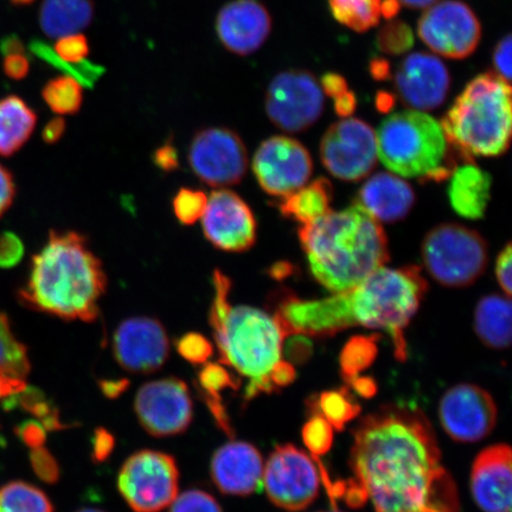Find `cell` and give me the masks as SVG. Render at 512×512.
Returning a JSON list of instances; mask_svg holds the SVG:
<instances>
[{
  "label": "cell",
  "instance_id": "cell-25",
  "mask_svg": "<svg viewBox=\"0 0 512 512\" xmlns=\"http://www.w3.org/2000/svg\"><path fill=\"white\" fill-rule=\"evenodd\" d=\"M448 198L454 211L467 220L483 219L491 200L492 179L471 160L453 169Z\"/></svg>",
  "mask_w": 512,
  "mask_h": 512
},
{
  "label": "cell",
  "instance_id": "cell-22",
  "mask_svg": "<svg viewBox=\"0 0 512 512\" xmlns=\"http://www.w3.org/2000/svg\"><path fill=\"white\" fill-rule=\"evenodd\" d=\"M512 453L509 445L485 448L473 463L471 492L484 512H511Z\"/></svg>",
  "mask_w": 512,
  "mask_h": 512
},
{
  "label": "cell",
  "instance_id": "cell-30",
  "mask_svg": "<svg viewBox=\"0 0 512 512\" xmlns=\"http://www.w3.org/2000/svg\"><path fill=\"white\" fill-rule=\"evenodd\" d=\"M312 414H319L336 431H343L348 422L357 418L361 406L351 398L347 389L324 392L309 403Z\"/></svg>",
  "mask_w": 512,
  "mask_h": 512
},
{
  "label": "cell",
  "instance_id": "cell-52",
  "mask_svg": "<svg viewBox=\"0 0 512 512\" xmlns=\"http://www.w3.org/2000/svg\"><path fill=\"white\" fill-rule=\"evenodd\" d=\"M322 89L325 95L331 96L334 100L349 91L347 81L343 76L335 73H328L323 76Z\"/></svg>",
  "mask_w": 512,
  "mask_h": 512
},
{
  "label": "cell",
  "instance_id": "cell-4",
  "mask_svg": "<svg viewBox=\"0 0 512 512\" xmlns=\"http://www.w3.org/2000/svg\"><path fill=\"white\" fill-rule=\"evenodd\" d=\"M299 240L313 277L332 293L362 283L390 259L381 223L356 202L303 224Z\"/></svg>",
  "mask_w": 512,
  "mask_h": 512
},
{
  "label": "cell",
  "instance_id": "cell-5",
  "mask_svg": "<svg viewBox=\"0 0 512 512\" xmlns=\"http://www.w3.org/2000/svg\"><path fill=\"white\" fill-rule=\"evenodd\" d=\"M215 294L209 322L221 355V363L248 380L245 400L277 390L272 374L283 361L286 338L278 320L252 306L230 305L232 281L216 270L213 275Z\"/></svg>",
  "mask_w": 512,
  "mask_h": 512
},
{
  "label": "cell",
  "instance_id": "cell-63",
  "mask_svg": "<svg viewBox=\"0 0 512 512\" xmlns=\"http://www.w3.org/2000/svg\"><path fill=\"white\" fill-rule=\"evenodd\" d=\"M319 512H343V511H339L337 510L336 508V504H334V509L330 510V511H319Z\"/></svg>",
  "mask_w": 512,
  "mask_h": 512
},
{
  "label": "cell",
  "instance_id": "cell-37",
  "mask_svg": "<svg viewBox=\"0 0 512 512\" xmlns=\"http://www.w3.org/2000/svg\"><path fill=\"white\" fill-rule=\"evenodd\" d=\"M376 46L384 54L393 56L405 54L414 46L413 31L405 22L390 19L377 34Z\"/></svg>",
  "mask_w": 512,
  "mask_h": 512
},
{
  "label": "cell",
  "instance_id": "cell-26",
  "mask_svg": "<svg viewBox=\"0 0 512 512\" xmlns=\"http://www.w3.org/2000/svg\"><path fill=\"white\" fill-rule=\"evenodd\" d=\"M93 0H43L40 25L50 38L80 34L94 18Z\"/></svg>",
  "mask_w": 512,
  "mask_h": 512
},
{
  "label": "cell",
  "instance_id": "cell-38",
  "mask_svg": "<svg viewBox=\"0 0 512 512\" xmlns=\"http://www.w3.org/2000/svg\"><path fill=\"white\" fill-rule=\"evenodd\" d=\"M208 206V197L201 190L179 189L172 201L177 220L183 226H192L201 220Z\"/></svg>",
  "mask_w": 512,
  "mask_h": 512
},
{
  "label": "cell",
  "instance_id": "cell-2",
  "mask_svg": "<svg viewBox=\"0 0 512 512\" xmlns=\"http://www.w3.org/2000/svg\"><path fill=\"white\" fill-rule=\"evenodd\" d=\"M427 292L419 267L383 266L362 283L322 299L305 300L288 296L275 307L286 337H325L363 326L386 331L394 343L395 357L406 361L403 332L418 312Z\"/></svg>",
  "mask_w": 512,
  "mask_h": 512
},
{
  "label": "cell",
  "instance_id": "cell-35",
  "mask_svg": "<svg viewBox=\"0 0 512 512\" xmlns=\"http://www.w3.org/2000/svg\"><path fill=\"white\" fill-rule=\"evenodd\" d=\"M379 336H356L345 344L341 354V368L345 381L367 370L376 360Z\"/></svg>",
  "mask_w": 512,
  "mask_h": 512
},
{
  "label": "cell",
  "instance_id": "cell-28",
  "mask_svg": "<svg viewBox=\"0 0 512 512\" xmlns=\"http://www.w3.org/2000/svg\"><path fill=\"white\" fill-rule=\"evenodd\" d=\"M36 123V113L18 96L0 100V155L9 157L21 150Z\"/></svg>",
  "mask_w": 512,
  "mask_h": 512
},
{
  "label": "cell",
  "instance_id": "cell-44",
  "mask_svg": "<svg viewBox=\"0 0 512 512\" xmlns=\"http://www.w3.org/2000/svg\"><path fill=\"white\" fill-rule=\"evenodd\" d=\"M32 469L43 482L55 484L60 477L59 465L43 446L32 448L30 453Z\"/></svg>",
  "mask_w": 512,
  "mask_h": 512
},
{
  "label": "cell",
  "instance_id": "cell-9",
  "mask_svg": "<svg viewBox=\"0 0 512 512\" xmlns=\"http://www.w3.org/2000/svg\"><path fill=\"white\" fill-rule=\"evenodd\" d=\"M175 459L157 451H140L126 460L119 473V490L136 512H159L178 496Z\"/></svg>",
  "mask_w": 512,
  "mask_h": 512
},
{
  "label": "cell",
  "instance_id": "cell-54",
  "mask_svg": "<svg viewBox=\"0 0 512 512\" xmlns=\"http://www.w3.org/2000/svg\"><path fill=\"white\" fill-rule=\"evenodd\" d=\"M66 121L61 118H55L48 123L43 130V139L47 144H55L62 138L66 132Z\"/></svg>",
  "mask_w": 512,
  "mask_h": 512
},
{
  "label": "cell",
  "instance_id": "cell-39",
  "mask_svg": "<svg viewBox=\"0 0 512 512\" xmlns=\"http://www.w3.org/2000/svg\"><path fill=\"white\" fill-rule=\"evenodd\" d=\"M334 428L319 414H312V418L303 427V441L313 457L324 456L334 444Z\"/></svg>",
  "mask_w": 512,
  "mask_h": 512
},
{
  "label": "cell",
  "instance_id": "cell-47",
  "mask_svg": "<svg viewBox=\"0 0 512 512\" xmlns=\"http://www.w3.org/2000/svg\"><path fill=\"white\" fill-rule=\"evenodd\" d=\"M23 255V245L14 235H6L0 240V265L17 264Z\"/></svg>",
  "mask_w": 512,
  "mask_h": 512
},
{
  "label": "cell",
  "instance_id": "cell-53",
  "mask_svg": "<svg viewBox=\"0 0 512 512\" xmlns=\"http://www.w3.org/2000/svg\"><path fill=\"white\" fill-rule=\"evenodd\" d=\"M25 388L27 386H25L24 380L15 379V377L0 373V400L18 395Z\"/></svg>",
  "mask_w": 512,
  "mask_h": 512
},
{
  "label": "cell",
  "instance_id": "cell-27",
  "mask_svg": "<svg viewBox=\"0 0 512 512\" xmlns=\"http://www.w3.org/2000/svg\"><path fill=\"white\" fill-rule=\"evenodd\" d=\"M511 302L509 297L489 294L479 300L475 311V331L486 347L507 349L511 343Z\"/></svg>",
  "mask_w": 512,
  "mask_h": 512
},
{
  "label": "cell",
  "instance_id": "cell-6",
  "mask_svg": "<svg viewBox=\"0 0 512 512\" xmlns=\"http://www.w3.org/2000/svg\"><path fill=\"white\" fill-rule=\"evenodd\" d=\"M511 87L496 73H484L467 83L441 121L448 142L466 160L497 157L511 139Z\"/></svg>",
  "mask_w": 512,
  "mask_h": 512
},
{
  "label": "cell",
  "instance_id": "cell-21",
  "mask_svg": "<svg viewBox=\"0 0 512 512\" xmlns=\"http://www.w3.org/2000/svg\"><path fill=\"white\" fill-rule=\"evenodd\" d=\"M215 29L224 48L247 56L264 46L272 31V17L259 0H232L217 14Z\"/></svg>",
  "mask_w": 512,
  "mask_h": 512
},
{
  "label": "cell",
  "instance_id": "cell-34",
  "mask_svg": "<svg viewBox=\"0 0 512 512\" xmlns=\"http://www.w3.org/2000/svg\"><path fill=\"white\" fill-rule=\"evenodd\" d=\"M42 96L50 110L56 114H76L82 106V85L73 76H59L47 83L43 88Z\"/></svg>",
  "mask_w": 512,
  "mask_h": 512
},
{
  "label": "cell",
  "instance_id": "cell-14",
  "mask_svg": "<svg viewBox=\"0 0 512 512\" xmlns=\"http://www.w3.org/2000/svg\"><path fill=\"white\" fill-rule=\"evenodd\" d=\"M188 157L194 174L211 187L238 184L246 175V146L239 134L227 127L198 131L191 140Z\"/></svg>",
  "mask_w": 512,
  "mask_h": 512
},
{
  "label": "cell",
  "instance_id": "cell-16",
  "mask_svg": "<svg viewBox=\"0 0 512 512\" xmlns=\"http://www.w3.org/2000/svg\"><path fill=\"white\" fill-rule=\"evenodd\" d=\"M498 412L494 398L476 384L448 389L439 403V419L448 437L458 443H477L495 430Z\"/></svg>",
  "mask_w": 512,
  "mask_h": 512
},
{
  "label": "cell",
  "instance_id": "cell-36",
  "mask_svg": "<svg viewBox=\"0 0 512 512\" xmlns=\"http://www.w3.org/2000/svg\"><path fill=\"white\" fill-rule=\"evenodd\" d=\"M200 382V393L204 401H221L220 393L224 389L232 388L238 390L241 381H238L221 364L208 363L198 374Z\"/></svg>",
  "mask_w": 512,
  "mask_h": 512
},
{
  "label": "cell",
  "instance_id": "cell-60",
  "mask_svg": "<svg viewBox=\"0 0 512 512\" xmlns=\"http://www.w3.org/2000/svg\"><path fill=\"white\" fill-rule=\"evenodd\" d=\"M401 5L407 6L409 9H427L438 3L439 0H398Z\"/></svg>",
  "mask_w": 512,
  "mask_h": 512
},
{
  "label": "cell",
  "instance_id": "cell-24",
  "mask_svg": "<svg viewBox=\"0 0 512 512\" xmlns=\"http://www.w3.org/2000/svg\"><path fill=\"white\" fill-rule=\"evenodd\" d=\"M414 190L393 172H379L362 185L356 203L379 222L394 223L406 219L415 204Z\"/></svg>",
  "mask_w": 512,
  "mask_h": 512
},
{
  "label": "cell",
  "instance_id": "cell-18",
  "mask_svg": "<svg viewBox=\"0 0 512 512\" xmlns=\"http://www.w3.org/2000/svg\"><path fill=\"white\" fill-rule=\"evenodd\" d=\"M202 220L204 236L220 251L241 253L254 246L258 224L251 207L234 191H214Z\"/></svg>",
  "mask_w": 512,
  "mask_h": 512
},
{
  "label": "cell",
  "instance_id": "cell-41",
  "mask_svg": "<svg viewBox=\"0 0 512 512\" xmlns=\"http://www.w3.org/2000/svg\"><path fill=\"white\" fill-rule=\"evenodd\" d=\"M18 395L22 398L19 401L21 405L31 414L37 416L38 419H41L43 427H46L47 430H57V428L62 427L57 412L49 406V403L37 390H27L25 388Z\"/></svg>",
  "mask_w": 512,
  "mask_h": 512
},
{
  "label": "cell",
  "instance_id": "cell-20",
  "mask_svg": "<svg viewBox=\"0 0 512 512\" xmlns=\"http://www.w3.org/2000/svg\"><path fill=\"white\" fill-rule=\"evenodd\" d=\"M115 360L136 374H151L168 360L170 344L164 326L155 318L134 317L118 326L113 336Z\"/></svg>",
  "mask_w": 512,
  "mask_h": 512
},
{
  "label": "cell",
  "instance_id": "cell-32",
  "mask_svg": "<svg viewBox=\"0 0 512 512\" xmlns=\"http://www.w3.org/2000/svg\"><path fill=\"white\" fill-rule=\"evenodd\" d=\"M0 512H54V508L41 489L11 482L0 488Z\"/></svg>",
  "mask_w": 512,
  "mask_h": 512
},
{
  "label": "cell",
  "instance_id": "cell-23",
  "mask_svg": "<svg viewBox=\"0 0 512 512\" xmlns=\"http://www.w3.org/2000/svg\"><path fill=\"white\" fill-rule=\"evenodd\" d=\"M210 472L222 494L248 496L260 489L264 462L253 445L234 441L217 450Z\"/></svg>",
  "mask_w": 512,
  "mask_h": 512
},
{
  "label": "cell",
  "instance_id": "cell-49",
  "mask_svg": "<svg viewBox=\"0 0 512 512\" xmlns=\"http://www.w3.org/2000/svg\"><path fill=\"white\" fill-rule=\"evenodd\" d=\"M17 434L31 448L43 446L46 441V431L42 425L34 421L24 422L19 426Z\"/></svg>",
  "mask_w": 512,
  "mask_h": 512
},
{
  "label": "cell",
  "instance_id": "cell-10",
  "mask_svg": "<svg viewBox=\"0 0 512 512\" xmlns=\"http://www.w3.org/2000/svg\"><path fill=\"white\" fill-rule=\"evenodd\" d=\"M324 98L315 75L302 69L286 70L275 76L267 88V117L281 131L303 132L322 117Z\"/></svg>",
  "mask_w": 512,
  "mask_h": 512
},
{
  "label": "cell",
  "instance_id": "cell-55",
  "mask_svg": "<svg viewBox=\"0 0 512 512\" xmlns=\"http://www.w3.org/2000/svg\"><path fill=\"white\" fill-rule=\"evenodd\" d=\"M349 386L356 390L358 394L363 396V398L369 399L371 396L376 394V383L374 380L369 379V377H360V375L352 377V379L347 381Z\"/></svg>",
  "mask_w": 512,
  "mask_h": 512
},
{
  "label": "cell",
  "instance_id": "cell-45",
  "mask_svg": "<svg viewBox=\"0 0 512 512\" xmlns=\"http://www.w3.org/2000/svg\"><path fill=\"white\" fill-rule=\"evenodd\" d=\"M496 277L505 296H511L512 292V247L510 243L499 253L496 261Z\"/></svg>",
  "mask_w": 512,
  "mask_h": 512
},
{
  "label": "cell",
  "instance_id": "cell-57",
  "mask_svg": "<svg viewBox=\"0 0 512 512\" xmlns=\"http://www.w3.org/2000/svg\"><path fill=\"white\" fill-rule=\"evenodd\" d=\"M128 387V382L126 380H117V381H101L100 388L102 392L107 396V398L115 399L124 392V390Z\"/></svg>",
  "mask_w": 512,
  "mask_h": 512
},
{
  "label": "cell",
  "instance_id": "cell-17",
  "mask_svg": "<svg viewBox=\"0 0 512 512\" xmlns=\"http://www.w3.org/2000/svg\"><path fill=\"white\" fill-rule=\"evenodd\" d=\"M140 424L153 437L183 433L192 420V401L187 384L177 379L146 383L136 398Z\"/></svg>",
  "mask_w": 512,
  "mask_h": 512
},
{
  "label": "cell",
  "instance_id": "cell-33",
  "mask_svg": "<svg viewBox=\"0 0 512 512\" xmlns=\"http://www.w3.org/2000/svg\"><path fill=\"white\" fill-rule=\"evenodd\" d=\"M0 373L24 380L30 373V361L25 345L18 341L10 320L0 312Z\"/></svg>",
  "mask_w": 512,
  "mask_h": 512
},
{
  "label": "cell",
  "instance_id": "cell-59",
  "mask_svg": "<svg viewBox=\"0 0 512 512\" xmlns=\"http://www.w3.org/2000/svg\"><path fill=\"white\" fill-rule=\"evenodd\" d=\"M371 73L374 78L384 80L389 75V63L386 60L377 59L371 62Z\"/></svg>",
  "mask_w": 512,
  "mask_h": 512
},
{
  "label": "cell",
  "instance_id": "cell-40",
  "mask_svg": "<svg viewBox=\"0 0 512 512\" xmlns=\"http://www.w3.org/2000/svg\"><path fill=\"white\" fill-rule=\"evenodd\" d=\"M5 56L4 70L11 79L21 80L29 74L30 64L24 55V47L17 37H8L0 44Z\"/></svg>",
  "mask_w": 512,
  "mask_h": 512
},
{
  "label": "cell",
  "instance_id": "cell-51",
  "mask_svg": "<svg viewBox=\"0 0 512 512\" xmlns=\"http://www.w3.org/2000/svg\"><path fill=\"white\" fill-rule=\"evenodd\" d=\"M114 448V438L113 435L108 433L104 428H99L98 431L95 432L94 438V457L98 462H104L110 454L112 453Z\"/></svg>",
  "mask_w": 512,
  "mask_h": 512
},
{
  "label": "cell",
  "instance_id": "cell-3",
  "mask_svg": "<svg viewBox=\"0 0 512 512\" xmlns=\"http://www.w3.org/2000/svg\"><path fill=\"white\" fill-rule=\"evenodd\" d=\"M107 288L101 260L78 232H51L30 268L19 292L30 309L64 320L92 323L99 317V302Z\"/></svg>",
  "mask_w": 512,
  "mask_h": 512
},
{
  "label": "cell",
  "instance_id": "cell-46",
  "mask_svg": "<svg viewBox=\"0 0 512 512\" xmlns=\"http://www.w3.org/2000/svg\"><path fill=\"white\" fill-rule=\"evenodd\" d=\"M496 74L504 81L511 82V35L498 42L494 51Z\"/></svg>",
  "mask_w": 512,
  "mask_h": 512
},
{
  "label": "cell",
  "instance_id": "cell-29",
  "mask_svg": "<svg viewBox=\"0 0 512 512\" xmlns=\"http://www.w3.org/2000/svg\"><path fill=\"white\" fill-rule=\"evenodd\" d=\"M332 198V184L328 179L318 178L284 197L279 204V210L287 219L296 220L303 226L328 214L331 211Z\"/></svg>",
  "mask_w": 512,
  "mask_h": 512
},
{
  "label": "cell",
  "instance_id": "cell-13",
  "mask_svg": "<svg viewBox=\"0 0 512 512\" xmlns=\"http://www.w3.org/2000/svg\"><path fill=\"white\" fill-rule=\"evenodd\" d=\"M262 480L270 501L286 511H303L318 496L317 466L305 452L290 444L275 447Z\"/></svg>",
  "mask_w": 512,
  "mask_h": 512
},
{
  "label": "cell",
  "instance_id": "cell-19",
  "mask_svg": "<svg viewBox=\"0 0 512 512\" xmlns=\"http://www.w3.org/2000/svg\"><path fill=\"white\" fill-rule=\"evenodd\" d=\"M394 87L409 110L433 111L444 104L451 88V75L437 56L414 53L399 64Z\"/></svg>",
  "mask_w": 512,
  "mask_h": 512
},
{
  "label": "cell",
  "instance_id": "cell-15",
  "mask_svg": "<svg viewBox=\"0 0 512 512\" xmlns=\"http://www.w3.org/2000/svg\"><path fill=\"white\" fill-rule=\"evenodd\" d=\"M252 168L266 194L284 198L309 183L313 164L309 151L298 140L275 136L261 143Z\"/></svg>",
  "mask_w": 512,
  "mask_h": 512
},
{
  "label": "cell",
  "instance_id": "cell-7",
  "mask_svg": "<svg viewBox=\"0 0 512 512\" xmlns=\"http://www.w3.org/2000/svg\"><path fill=\"white\" fill-rule=\"evenodd\" d=\"M377 156L403 178L443 181L456 168L443 126L430 114L407 110L388 115L376 132Z\"/></svg>",
  "mask_w": 512,
  "mask_h": 512
},
{
  "label": "cell",
  "instance_id": "cell-42",
  "mask_svg": "<svg viewBox=\"0 0 512 512\" xmlns=\"http://www.w3.org/2000/svg\"><path fill=\"white\" fill-rule=\"evenodd\" d=\"M169 512H222V509L207 492L191 490L177 496Z\"/></svg>",
  "mask_w": 512,
  "mask_h": 512
},
{
  "label": "cell",
  "instance_id": "cell-58",
  "mask_svg": "<svg viewBox=\"0 0 512 512\" xmlns=\"http://www.w3.org/2000/svg\"><path fill=\"white\" fill-rule=\"evenodd\" d=\"M400 3L398 0H384L381 3V15L388 19H394L400 12Z\"/></svg>",
  "mask_w": 512,
  "mask_h": 512
},
{
  "label": "cell",
  "instance_id": "cell-48",
  "mask_svg": "<svg viewBox=\"0 0 512 512\" xmlns=\"http://www.w3.org/2000/svg\"><path fill=\"white\" fill-rule=\"evenodd\" d=\"M16 188L14 178H12L8 169L0 165V216L8 211L14 202Z\"/></svg>",
  "mask_w": 512,
  "mask_h": 512
},
{
  "label": "cell",
  "instance_id": "cell-50",
  "mask_svg": "<svg viewBox=\"0 0 512 512\" xmlns=\"http://www.w3.org/2000/svg\"><path fill=\"white\" fill-rule=\"evenodd\" d=\"M153 162L164 172L177 170L179 160L175 146L170 143L160 146L155 155H153Z\"/></svg>",
  "mask_w": 512,
  "mask_h": 512
},
{
  "label": "cell",
  "instance_id": "cell-8",
  "mask_svg": "<svg viewBox=\"0 0 512 512\" xmlns=\"http://www.w3.org/2000/svg\"><path fill=\"white\" fill-rule=\"evenodd\" d=\"M422 261L431 277L446 287H467L488 266V243L475 230L458 223H445L426 235Z\"/></svg>",
  "mask_w": 512,
  "mask_h": 512
},
{
  "label": "cell",
  "instance_id": "cell-11",
  "mask_svg": "<svg viewBox=\"0 0 512 512\" xmlns=\"http://www.w3.org/2000/svg\"><path fill=\"white\" fill-rule=\"evenodd\" d=\"M418 35L435 54L464 60L478 48L482 25L469 5L459 0H444L422 14Z\"/></svg>",
  "mask_w": 512,
  "mask_h": 512
},
{
  "label": "cell",
  "instance_id": "cell-61",
  "mask_svg": "<svg viewBox=\"0 0 512 512\" xmlns=\"http://www.w3.org/2000/svg\"><path fill=\"white\" fill-rule=\"evenodd\" d=\"M11 2L16 5H28L34 3L35 0H11Z\"/></svg>",
  "mask_w": 512,
  "mask_h": 512
},
{
  "label": "cell",
  "instance_id": "cell-62",
  "mask_svg": "<svg viewBox=\"0 0 512 512\" xmlns=\"http://www.w3.org/2000/svg\"><path fill=\"white\" fill-rule=\"evenodd\" d=\"M78 512H104V511H101L98 509H82V510H79Z\"/></svg>",
  "mask_w": 512,
  "mask_h": 512
},
{
  "label": "cell",
  "instance_id": "cell-43",
  "mask_svg": "<svg viewBox=\"0 0 512 512\" xmlns=\"http://www.w3.org/2000/svg\"><path fill=\"white\" fill-rule=\"evenodd\" d=\"M177 351L192 364H204L208 362L214 350L206 337L190 332L179 339Z\"/></svg>",
  "mask_w": 512,
  "mask_h": 512
},
{
  "label": "cell",
  "instance_id": "cell-56",
  "mask_svg": "<svg viewBox=\"0 0 512 512\" xmlns=\"http://www.w3.org/2000/svg\"><path fill=\"white\" fill-rule=\"evenodd\" d=\"M336 112L342 117H349L351 113H354L356 108V96L351 91L344 93L335 99Z\"/></svg>",
  "mask_w": 512,
  "mask_h": 512
},
{
  "label": "cell",
  "instance_id": "cell-1",
  "mask_svg": "<svg viewBox=\"0 0 512 512\" xmlns=\"http://www.w3.org/2000/svg\"><path fill=\"white\" fill-rule=\"evenodd\" d=\"M350 467L375 512H460L457 484L419 408L388 405L358 422Z\"/></svg>",
  "mask_w": 512,
  "mask_h": 512
},
{
  "label": "cell",
  "instance_id": "cell-12",
  "mask_svg": "<svg viewBox=\"0 0 512 512\" xmlns=\"http://www.w3.org/2000/svg\"><path fill=\"white\" fill-rule=\"evenodd\" d=\"M325 169L341 181L358 182L377 164L376 132L366 121L345 118L328 128L320 143Z\"/></svg>",
  "mask_w": 512,
  "mask_h": 512
},
{
  "label": "cell",
  "instance_id": "cell-31",
  "mask_svg": "<svg viewBox=\"0 0 512 512\" xmlns=\"http://www.w3.org/2000/svg\"><path fill=\"white\" fill-rule=\"evenodd\" d=\"M382 0H329L332 16L345 27L366 32L380 22Z\"/></svg>",
  "mask_w": 512,
  "mask_h": 512
}]
</instances>
